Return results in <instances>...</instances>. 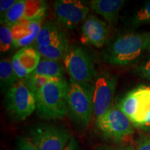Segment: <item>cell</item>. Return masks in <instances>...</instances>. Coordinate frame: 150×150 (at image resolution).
Here are the masks:
<instances>
[{
  "label": "cell",
  "instance_id": "21",
  "mask_svg": "<svg viewBox=\"0 0 150 150\" xmlns=\"http://www.w3.org/2000/svg\"><path fill=\"white\" fill-rule=\"evenodd\" d=\"M59 79L61 78H51L47 77V76H40V75L31 74L22 80L27 85L28 88L32 92L35 96L38 92L40 91L45 85L50 83V82Z\"/></svg>",
  "mask_w": 150,
  "mask_h": 150
},
{
  "label": "cell",
  "instance_id": "7",
  "mask_svg": "<svg viewBox=\"0 0 150 150\" xmlns=\"http://www.w3.org/2000/svg\"><path fill=\"white\" fill-rule=\"evenodd\" d=\"M96 125L103 135L115 140L125 139L134 131L129 118L116 106H112L102 117L96 120Z\"/></svg>",
  "mask_w": 150,
  "mask_h": 150
},
{
  "label": "cell",
  "instance_id": "17",
  "mask_svg": "<svg viewBox=\"0 0 150 150\" xmlns=\"http://www.w3.org/2000/svg\"><path fill=\"white\" fill-rule=\"evenodd\" d=\"M64 69L60 61L42 58L40 59L35 70L31 73L51 78H64Z\"/></svg>",
  "mask_w": 150,
  "mask_h": 150
},
{
  "label": "cell",
  "instance_id": "9",
  "mask_svg": "<svg viewBox=\"0 0 150 150\" xmlns=\"http://www.w3.org/2000/svg\"><path fill=\"white\" fill-rule=\"evenodd\" d=\"M29 135V139L38 150H64L71 139L65 129L46 125L33 127Z\"/></svg>",
  "mask_w": 150,
  "mask_h": 150
},
{
  "label": "cell",
  "instance_id": "24",
  "mask_svg": "<svg viewBox=\"0 0 150 150\" xmlns=\"http://www.w3.org/2000/svg\"><path fill=\"white\" fill-rule=\"evenodd\" d=\"M16 150H38L29 138L20 137L17 142Z\"/></svg>",
  "mask_w": 150,
  "mask_h": 150
},
{
  "label": "cell",
  "instance_id": "3",
  "mask_svg": "<svg viewBox=\"0 0 150 150\" xmlns=\"http://www.w3.org/2000/svg\"><path fill=\"white\" fill-rule=\"evenodd\" d=\"M118 108L134 127L150 129V86H140L131 91L120 101Z\"/></svg>",
  "mask_w": 150,
  "mask_h": 150
},
{
  "label": "cell",
  "instance_id": "28",
  "mask_svg": "<svg viewBox=\"0 0 150 150\" xmlns=\"http://www.w3.org/2000/svg\"><path fill=\"white\" fill-rule=\"evenodd\" d=\"M78 143L74 138H71L64 150H78Z\"/></svg>",
  "mask_w": 150,
  "mask_h": 150
},
{
  "label": "cell",
  "instance_id": "15",
  "mask_svg": "<svg viewBox=\"0 0 150 150\" xmlns=\"http://www.w3.org/2000/svg\"><path fill=\"white\" fill-rule=\"evenodd\" d=\"M66 38L65 33L57 24L52 21H47L41 27L35 42V47L51 45Z\"/></svg>",
  "mask_w": 150,
  "mask_h": 150
},
{
  "label": "cell",
  "instance_id": "30",
  "mask_svg": "<svg viewBox=\"0 0 150 150\" xmlns=\"http://www.w3.org/2000/svg\"><path fill=\"white\" fill-rule=\"evenodd\" d=\"M148 49L150 50V37H149V47H148Z\"/></svg>",
  "mask_w": 150,
  "mask_h": 150
},
{
  "label": "cell",
  "instance_id": "14",
  "mask_svg": "<svg viewBox=\"0 0 150 150\" xmlns=\"http://www.w3.org/2000/svg\"><path fill=\"white\" fill-rule=\"evenodd\" d=\"M125 2L124 0H92L88 4L96 13L100 15L108 22L115 24Z\"/></svg>",
  "mask_w": 150,
  "mask_h": 150
},
{
  "label": "cell",
  "instance_id": "22",
  "mask_svg": "<svg viewBox=\"0 0 150 150\" xmlns=\"http://www.w3.org/2000/svg\"><path fill=\"white\" fill-rule=\"evenodd\" d=\"M0 28V51L1 53L8 52L13 47V35L12 27L5 24H1Z\"/></svg>",
  "mask_w": 150,
  "mask_h": 150
},
{
  "label": "cell",
  "instance_id": "11",
  "mask_svg": "<svg viewBox=\"0 0 150 150\" xmlns=\"http://www.w3.org/2000/svg\"><path fill=\"white\" fill-rule=\"evenodd\" d=\"M38 50L29 46L20 49L13 56L12 65L18 79H23L35 70L41 59Z\"/></svg>",
  "mask_w": 150,
  "mask_h": 150
},
{
  "label": "cell",
  "instance_id": "18",
  "mask_svg": "<svg viewBox=\"0 0 150 150\" xmlns=\"http://www.w3.org/2000/svg\"><path fill=\"white\" fill-rule=\"evenodd\" d=\"M19 79L15 72L11 59L0 61V85L1 91H8Z\"/></svg>",
  "mask_w": 150,
  "mask_h": 150
},
{
  "label": "cell",
  "instance_id": "8",
  "mask_svg": "<svg viewBox=\"0 0 150 150\" xmlns=\"http://www.w3.org/2000/svg\"><path fill=\"white\" fill-rule=\"evenodd\" d=\"M117 76L102 72L96 76L93 86V112L96 120L108 111L112 106Z\"/></svg>",
  "mask_w": 150,
  "mask_h": 150
},
{
  "label": "cell",
  "instance_id": "13",
  "mask_svg": "<svg viewBox=\"0 0 150 150\" xmlns=\"http://www.w3.org/2000/svg\"><path fill=\"white\" fill-rule=\"evenodd\" d=\"M82 34L86 42L101 47L104 46L108 37V28L106 23L96 16H88L82 25Z\"/></svg>",
  "mask_w": 150,
  "mask_h": 150
},
{
  "label": "cell",
  "instance_id": "27",
  "mask_svg": "<svg viewBox=\"0 0 150 150\" xmlns=\"http://www.w3.org/2000/svg\"><path fill=\"white\" fill-rule=\"evenodd\" d=\"M136 150H150V136L143 137L139 140Z\"/></svg>",
  "mask_w": 150,
  "mask_h": 150
},
{
  "label": "cell",
  "instance_id": "2",
  "mask_svg": "<svg viewBox=\"0 0 150 150\" xmlns=\"http://www.w3.org/2000/svg\"><path fill=\"white\" fill-rule=\"evenodd\" d=\"M149 37L150 33H131L120 35L108 48L106 59L111 65H130L148 49Z\"/></svg>",
  "mask_w": 150,
  "mask_h": 150
},
{
  "label": "cell",
  "instance_id": "6",
  "mask_svg": "<svg viewBox=\"0 0 150 150\" xmlns=\"http://www.w3.org/2000/svg\"><path fill=\"white\" fill-rule=\"evenodd\" d=\"M63 63L70 79L77 83H90L97 76L91 57L80 47L69 48Z\"/></svg>",
  "mask_w": 150,
  "mask_h": 150
},
{
  "label": "cell",
  "instance_id": "5",
  "mask_svg": "<svg viewBox=\"0 0 150 150\" xmlns=\"http://www.w3.org/2000/svg\"><path fill=\"white\" fill-rule=\"evenodd\" d=\"M4 106L8 113L18 121L24 120L36 108V99L22 79H19L6 92Z\"/></svg>",
  "mask_w": 150,
  "mask_h": 150
},
{
  "label": "cell",
  "instance_id": "4",
  "mask_svg": "<svg viewBox=\"0 0 150 150\" xmlns=\"http://www.w3.org/2000/svg\"><path fill=\"white\" fill-rule=\"evenodd\" d=\"M68 111L81 127H86L93 112V86L70 79L67 89Z\"/></svg>",
  "mask_w": 150,
  "mask_h": 150
},
{
  "label": "cell",
  "instance_id": "29",
  "mask_svg": "<svg viewBox=\"0 0 150 150\" xmlns=\"http://www.w3.org/2000/svg\"><path fill=\"white\" fill-rule=\"evenodd\" d=\"M101 150H136L133 146L131 145H127V146H124V147H103Z\"/></svg>",
  "mask_w": 150,
  "mask_h": 150
},
{
  "label": "cell",
  "instance_id": "23",
  "mask_svg": "<svg viewBox=\"0 0 150 150\" xmlns=\"http://www.w3.org/2000/svg\"><path fill=\"white\" fill-rule=\"evenodd\" d=\"M150 22V1L137 11L131 18V24L134 27H139Z\"/></svg>",
  "mask_w": 150,
  "mask_h": 150
},
{
  "label": "cell",
  "instance_id": "16",
  "mask_svg": "<svg viewBox=\"0 0 150 150\" xmlns=\"http://www.w3.org/2000/svg\"><path fill=\"white\" fill-rule=\"evenodd\" d=\"M40 55L45 59L60 61L64 59L65 54L68 51L70 46L67 38L58 41L54 44L47 47H35Z\"/></svg>",
  "mask_w": 150,
  "mask_h": 150
},
{
  "label": "cell",
  "instance_id": "26",
  "mask_svg": "<svg viewBox=\"0 0 150 150\" xmlns=\"http://www.w3.org/2000/svg\"><path fill=\"white\" fill-rule=\"evenodd\" d=\"M138 71L143 77L150 80V57L140 65L138 67Z\"/></svg>",
  "mask_w": 150,
  "mask_h": 150
},
{
  "label": "cell",
  "instance_id": "25",
  "mask_svg": "<svg viewBox=\"0 0 150 150\" xmlns=\"http://www.w3.org/2000/svg\"><path fill=\"white\" fill-rule=\"evenodd\" d=\"M18 0H1L0 1V13L1 17H2L7 11L10 10Z\"/></svg>",
  "mask_w": 150,
  "mask_h": 150
},
{
  "label": "cell",
  "instance_id": "20",
  "mask_svg": "<svg viewBox=\"0 0 150 150\" xmlns=\"http://www.w3.org/2000/svg\"><path fill=\"white\" fill-rule=\"evenodd\" d=\"M26 9V1L18 0L13 6L1 17V24L13 26L24 18Z\"/></svg>",
  "mask_w": 150,
  "mask_h": 150
},
{
  "label": "cell",
  "instance_id": "10",
  "mask_svg": "<svg viewBox=\"0 0 150 150\" xmlns=\"http://www.w3.org/2000/svg\"><path fill=\"white\" fill-rule=\"evenodd\" d=\"M54 10L58 22L68 29L85 21L89 13L86 2L79 0H57L54 4Z\"/></svg>",
  "mask_w": 150,
  "mask_h": 150
},
{
  "label": "cell",
  "instance_id": "1",
  "mask_svg": "<svg viewBox=\"0 0 150 150\" xmlns=\"http://www.w3.org/2000/svg\"><path fill=\"white\" fill-rule=\"evenodd\" d=\"M68 83L61 78L47 83L35 95L36 110L45 119H63L68 112Z\"/></svg>",
  "mask_w": 150,
  "mask_h": 150
},
{
  "label": "cell",
  "instance_id": "12",
  "mask_svg": "<svg viewBox=\"0 0 150 150\" xmlns=\"http://www.w3.org/2000/svg\"><path fill=\"white\" fill-rule=\"evenodd\" d=\"M42 19L27 20L22 19L12 26L13 35V47H26L35 42L41 29Z\"/></svg>",
  "mask_w": 150,
  "mask_h": 150
},
{
  "label": "cell",
  "instance_id": "19",
  "mask_svg": "<svg viewBox=\"0 0 150 150\" xmlns=\"http://www.w3.org/2000/svg\"><path fill=\"white\" fill-rule=\"evenodd\" d=\"M47 11V4L42 0H26V9L24 19L35 20L43 19Z\"/></svg>",
  "mask_w": 150,
  "mask_h": 150
}]
</instances>
